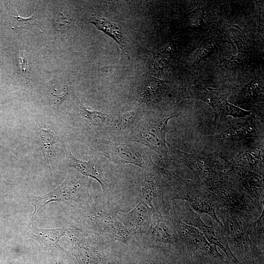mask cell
Instances as JSON below:
<instances>
[{
  "mask_svg": "<svg viewBox=\"0 0 264 264\" xmlns=\"http://www.w3.org/2000/svg\"><path fill=\"white\" fill-rule=\"evenodd\" d=\"M70 244V252L79 264H107L103 250L88 239L74 237Z\"/></svg>",
  "mask_w": 264,
  "mask_h": 264,
  "instance_id": "cell-6",
  "label": "cell"
},
{
  "mask_svg": "<svg viewBox=\"0 0 264 264\" xmlns=\"http://www.w3.org/2000/svg\"><path fill=\"white\" fill-rule=\"evenodd\" d=\"M203 264H229L227 262L226 263H221L219 261H215V260H211V259H206L204 260Z\"/></svg>",
  "mask_w": 264,
  "mask_h": 264,
  "instance_id": "cell-24",
  "label": "cell"
},
{
  "mask_svg": "<svg viewBox=\"0 0 264 264\" xmlns=\"http://www.w3.org/2000/svg\"><path fill=\"white\" fill-rule=\"evenodd\" d=\"M28 222L24 232L26 238L36 240L42 248L59 264H65L68 252L59 245L61 238L65 236L68 229L65 227L46 229L35 227Z\"/></svg>",
  "mask_w": 264,
  "mask_h": 264,
  "instance_id": "cell-4",
  "label": "cell"
},
{
  "mask_svg": "<svg viewBox=\"0 0 264 264\" xmlns=\"http://www.w3.org/2000/svg\"><path fill=\"white\" fill-rule=\"evenodd\" d=\"M120 264H181L170 257H163L145 249L126 252L121 256Z\"/></svg>",
  "mask_w": 264,
  "mask_h": 264,
  "instance_id": "cell-9",
  "label": "cell"
},
{
  "mask_svg": "<svg viewBox=\"0 0 264 264\" xmlns=\"http://www.w3.org/2000/svg\"><path fill=\"white\" fill-rule=\"evenodd\" d=\"M19 60L21 74L23 76H27L29 73V68L27 56L24 51L20 52Z\"/></svg>",
  "mask_w": 264,
  "mask_h": 264,
  "instance_id": "cell-22",
  "label": "cell"
},
{
  "mask_svg": "<svg viewBox=\"0 0 264 264\" xmlns=\"http://www.w3.org/2000/svg\"><path fill=\"white\" fill-rule=\"evenodd\" d=\"M68 94V88L66 87L55 88L50 93V102L53 106L58 108L59 105L66 99Z\"/></svg>",
  "mask_w": 264,
  "mask_h": 264,
  "instance_id": "cell-18",
  "label": "cell"
},
{
  "mask_svg": "<svg viewBox=\"0 0 264 264\" xmlns=\"http://www.w3.org/2000/svg\"><path fill=\"white\" fill-rule=\"evenodd\" d=\"M56 18H57L56 19V28L59 31H61V30L63 31L64 29L66 30L71 23L69 15H66L65 13L60 12Z\"/></svg>",
  "mask_w": 264,
  "mask_h": 264,
  "instance_id": "cell-20",
  "label": "cell"
},
{
  "mask_svg": "<svg viewBox=\"0 0 264 264\" xmlns=\"http://www.w3.org/2000/svg\"><path fill=\"white\" fill-rule=\"evenodd\" d=\"M198 228L200 230L210 244L219 246L223 251L229 264H242L230 249L227 241L222 235L203 222L199 225Z\"/></svg>",
  "mask_w": 264,
  "mask_h": 264,
  "instance_id": "cell-11",
  "label": "cell"
},
{
  "mask_svg": "<svg viewBox=\"0 0 264 264\" xmlns=\"http://www.w3.org/2000/svg\"><path fill=\"white\" fill-rule=\"evenodd\" d=\"M176 116L172 115L166 117L143 120L132 132L134 140L150 147L160 157H167L168 148L165 136L168 122Z\"/></svg>",
  "mask_w": 264,
  "mask_h": 264,
  "instance_id": "cell-2",
  "label": "cell"
},
{
  "mask_svg": "<svg viewBox=\"0 0 264 264\" xmlns=\"http://www.w3.org/2000/svg\"><path fill=\"white\" fill-rule=\"evenodd\" d=\"M150 207L140 201L130 212L118 213L116 218L132 234L145 233L149 228Z\"/></svg>",
  "mask_w": 264,
  "mask_h": 264,
  "instance_id": "cell-7",
  "label": "cell"
},
{
  "mask_svg": "<svg viewBox=\"0 0 264 264\" xmlns=\"http://www.w3.org/2000/svg\"><path fill=\"white\" fill-rule=\"evenodd\" d=\"M154 82L152 78L146 80L139 89V98L143 102L151 103L156 99L162 92L155 88Z\"/></svg>",
  "mask_w": 264,
  "mask_h": 264,
  "instance_id": "cell-17",
  "label": "cell"
},
{
  "mask_svg": "<svg viewBox=\"0 0 264 264\" xmlns=\"http://www.w3.org/2000/svg\"><path fill=\"white\" fill-rule=\"evenodd\" d=\"M196 211L209 215L214 220L222 226L217 217L215 209L206 201L195 197L186 196L184 198Z\"/></svg>",
  "mask_w": 264,
  "mask_h": 264,
  "instance_id": "cell-15",
  "label": "cell"
},
{
  "mask_svg": "<svg viewBox=\"0 0 264 264\" xmlns=\"http://www.w3.org/2000/svg\"><path fill=\"white\" fill-rule=\"evenodd\" d=\"M107 264H120L119 262L117 261L110 260L108 261Z\"/></svg>",
  "mask_w": 264,
  "mask_h": 264,
  "instance_id": "cell-25",
  "label": "cell"
},
{
  "mask_svg": "<svg viewBox=\"0 0 264 264\" xmlns=\"http://www.w3.org/2000/svg\"><path fill=\"white\" fill-rule=\"evenodd\" d=\"M90 22L98 29L101 30L117 42L121 49L122 57L128 54V46L126 38L119 24L110 22L106 18L101 17H93Z\"/></svg>",
  "mask_w": 264,
  "mask_h": 264,
  "instance_id": "cell-10",
  "label": "cell"
},
{
  "mask_svg": "<svg viewBox=\"0 0 264 264\" xmlns=\"http://www.w3.org/2000/svg\"><path fill=\"white\" fill-rule=\"evenodd\" d=\"M184 228L186 236L196 249L204 252L212 257H223L216 249L211 246L199 229L191 225H185Z\"/></svg>",
  "mask_w": 264,
  "mask_h": 264,
  "instance_id": "cell-12",
  "label": "cell"
},
{
  "mask_svg": "<svg viewBox=\"0 0 264 264\" xmlns=\"http://www.w3.org/2000/svg\"><path fill=\"white\" fill-rule=\"evenodd\" d=\"M79 106L82 115L89 126L97 127L103 124L107 114L100 111L88 110L81 101L79 102Z\"/></svg>",
  "mask_w": 264,
  "mask_h": 264,
  "instance_id": "cell-16",
  "label": "cell"
},
{
  "mask_svg": "<svg viewBox=\"0 0 264 264\" xmlns=\"http://www.w3.org/2000/svg\"><path fill=\"white\" fill-rule=\"evenodd\" d=\"M152 237L156 241L164 244L171 242L172 234L167 226L161 221H155L148 229Z\"/></svg>",
  "mask_w": 264,
  "mask_h": 264,
  "instance_id": "cell-14",
  "label": "cell"
},
{
  "mask_svg": "<svg viewBox=\"0 0 264 264\" xmlns=\"http://www.w3.org/2000/svg\"><path fill=\"white\" fill-rule=\"evenodd\" d=\"M89 182L87 178L77 173L68 174L65 180L47 194L40 196H27L26 198L35 207L29 216V222H33L38 214L51 202L73 200L81 205L88 203Z\"/></svg>",
  "mask_w": 264,
  "mask_h": 264,
  "instance_id": "cell-1",
  "label": "cell"
},
{
  "mask_svg": "<svg viewBox=\"0 0 264 264\" xmlns=\"http://www.w3.org/2000/svg\"><path fill=\"white\" fill-rule=\"evenodd\" d=\"M85 221L90 228L100 234L128 245L131 234L113 215L93 206L85 213Z\"/></svg>",
  "mask_w": 264,
  "mask_h": 264,
  "instance_id": "cell-3",
  "label": "cell"
},
{
  "mask_svg": "<svg viewBox=\"0 0 264 264\" xmlns=\"http://www.w3.org/2000/svg\"><path fill=\"white\" fill-rule=\"evenodd\" d=\"M66 162L69 166L74 168L84 176L95 179L100 184L105 192L108 187L107 179L101 169L92 160L85 161L75 157L69 149L66 147Z\"/></svg>",
  "mask_w": 264,
  "mask_h": 264,
  "instance_id": "cell-8",
  "label": "cell"
},
{
  "mask_svg": "<svg viewBox=\"0 0 264 264\" xmlns=\"http://www.w3.org/2000/svg\"><path fill=\"white\" fill-rule=\"evenodd\" d=\"M14 17L16 22V29H19V30L26 28L35 19L33 16L28 18H23L20 17L18 15L17 16H14Z\"/></svg>",
  "mask_w": 264,
  "mask_h": 264,
  "instance_id": "cell-23",
  "label": "cell"
},
{
  "mask_svg": "<svg viewBox=\"0 0 264 264\" xmlns=\"http://www.w3.org/2000/svg\"><path fill=\"white\" fill-rule=\"evenodd\" d=\"M39 136L44 158L50 166L51 159L53 156H55L52 147L55 143L59 141V138L54 131L44 128L39 130Z\"/></svg>",
  "mask_w": 264,
  "mask_h": 264,
  "instance_id": "cell-13",
  "label": "cell"
},
{
  "mask_svg": "<svg viewBox=\"0 0 264 264\" xmlns=\"http://www.w3.org/2000/svg\"><path fill=\"white\" fill-rule=\"evenodd\" d=\"M228 223L231 236L236 239L240 238L242 235V230L238 221L234 219H230Z\"/></svg>",
  "mask_w": 264,
  "mask_h": 264,
  "instance_id": "cell-21",
  "label": "cell"
},
{
  "mask_svg": "<svg viewBox=\"0 0 264 264\" xmlns=\"http://www.w3.org/2000/svg\"><path fill=\"white\" fill-rule=\"evenodd\" d=\"M136 118V113L133 111L123 113L118 116L116 120V125L121 129L125 128L132 125L135 121Z\"/></svg>",
  "mask_w": 264,
  "mask_h": 264,
  "instance_id": "cell-19",
  "label": "cell"
},
{
  "mask_svg": "<svg viewBox=\"0 0 264 264\" xmlns=\"http://www.w3.org/2000/svg\"><path fill=\"white\" fill-rule=\"evenodd\" d=\"M100 152L111 161L118 164L132 163L143 168L144 160L140 153L132 146L106 140H101Z\"/></svg>",
  "mask_w": 264,
  "mask_h": 264,
  "instance_id": "cell-5",
  "label": "cell"
}]
</instances>
